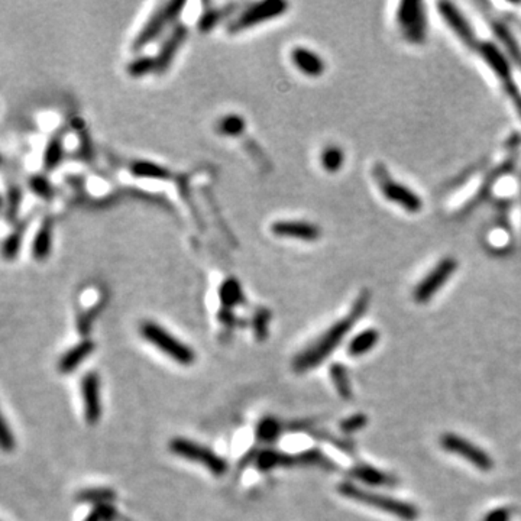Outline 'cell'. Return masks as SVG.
Segmentation results:
<instances>
[{
    "instance_id": "cell-26",
    "label": "cell",
    "mask_w": 521,
    "mask_h": 521,
    "mask_svg": "<svg viewBox=\"0 0 521 521\" xmlns=\"http://www.w3.org/2000/svg\"><path fill=\"white\" fill-rule=\"evenodd\" d=\"M284 431H287V428L279 418L268 416L258 421L255 428V438L258 442L262 443H274L280 439Z\"/></svg>"
},
{
    "instance_id": "cell-40",
    "label": "cell",
    "mask_w": 521,
    "mask_h": 521,
    "mask_svg": "<svg viewBox=\"0 0 521 521\" xmlns=\"http://www.w3.org/2000/svg\"><path fill=\"white\" fill-rule=\"evenodd\" d=\"M366 423L368 418L365 414H353L341 423V428L345 433H355L358 431H362Z\"/></svg>"
},
{
    "instance_id": "cell-3",
    "label": "cell",
    "mask_w": 521,
    "mask_h": 521,
    "mask_svg": "<svg viewBox=\"0 0 521 521\" xmlns=\"http://www.w3.org/2000/svg\"><path fill=\"white\" fill-rule=\"evenodd\" d=\"M139 332L148 344L154 345L158 351L165 353L174 362L182 366H190L196 362L194 351L189 345L182 344L180 339H177L174 334H171L167 329H164L158 323L151 320L142 322L139 326Z\"/></svg>"
},
{
    "instance_id": "cell-37",
    "label": "cell",
    "mask_w": 521,
    "mask_h": 521,
    "mask_svg": "<svg viewBox=\"0 0 521 521\" xmlns=\"http://www.w3.org/2000/svg\"><path fill=\"white\" fill-rule=\"evenodd\" d=\"M21 206H22V192L18 186L13 184V186L8 189L6 200H5V216L9 222L16 221Z\"/></svg>"
},
{
    "instance_id": "cell-31",
    "label": "cell",
    "mask_w": 521,
    "mask_h": 521,
    "mask_svg": "<svg viewBox=\"0 0 521 521\" xmlns=\"http://www.w3.org/2000/svg\"><path fill=\"white\" fill-rule=\"evenodd\" d=\"M297 456V464L303 467H317L326 471L334 469V464L329 456H326L319 447H310L305 449Z\"/></svg>"
},
{
    "instance_id": "cell-8",
    "label": "cell",
    "mask_w": 521,
    "mask_h": 521,
    "mask_svg": "<svg viewBox=\"0 0 521 521\" xmlns=\"http://www.w3.org/2000/svg\"><path fill=\"white\" fill-rule=\"evenodd\" d=\"M395 21L404 40L411 44H423L427 38V16L424 5L417 0L398 4Z\"/></svg>"
},
{
    "instance_id": "cell-34",
    "label": "cell",
    "mask_w": 521,
    "mask_h": 521,
    "mask_svg": "<svg viewBox=\"0 0 521 521\" xmlns=\"http://www.w3.org/2000/svg\"><path fill=\"white\" fill-rule=\"evenodd\" d=\"M28 187L34 194H37L40 199L45 201H51L54 199L55 190L52 187L51 181L45 175L35 174L28 180Z\"/></svg>"
},
{
    "instance_id": "cell-41",
    "label": "cell",
    "mask_w": 521,
    "mask_h": 521,
    "mask_svg": "<svg viewBox=\"0 0 521 521\" xmlns=\"http://www.w3.org/2000/svg\"><path fill=\"white\" fill-rule=\"evenodd\" d=\"M2 447L5 452H11L15 449V436L5 417L2 418Z\"/></svg>"
},
{
    "instance_id": "cell-32",
    "label": "cell",
    "mask_w": 521,
    "mask_h": 521,
    "mask_svg": "<svg viewBox=\"0 0 521 521\" xmlns=\"http://www.w3.org/2000/svg\"><path fill=\"white\" fill-rule=\"evenodd\" d=\"M106 305V300H99V303L93 304L91 308H88L87 310H84L83 313H80L77 316V330L81 336H88L91 326H93L95 320L98 319V316L100 315V312L103 310V308Z\"/></svg>"
},
{
    "instance_id": "cell-35",
    "label": "cell",
    "mask_w": 521,
    "mask_h": 521,
    "mask_svg": "<svg viewBox=\"0 0 521 521\" xmlns=\"http://www.w3.org/2000/svg\"><path fill=\"white\" fill-rule=\"evenodd\" d=\"M236 8V5H228L226 8L223 9H210V11H206L201 18L199 19V30L200 33H209V30H211L214 26H216L219 23V21L223 19L225 15L230 13L228 11H233Z\"/></svg>"
},
{
    "instance_id": "cell-38",
    "label": "cell",
    "mask_w": 521,
    "mask_h": 521,
    "mask_svg": "<svg viewBox=\"0 0 521 521\" xmlns=\"http://www.w3.org/2000/svg\"><path fill=\"white\" fill-rule=\"evenodd\" d=\"M269 320H271V313L267 309H261L258 310L251 322L255 339L258 342H264L268 338V332H269Z\"/></svg>"
},
{
    "instance_id": "cell-9",
    "label": "cell",
    "mask_w": 521,
    "mask_h": 521,
    "mask_svg": "<svg viewBox=\"0 0 521 521\" xmlns=\"http://www.w3.org/2000/svg\"><path fill=\"white\" fill-rule=\"evenodd\" d=\"M457 269V261L453 257H445L440 259L431 271H428L423 280L414 287L413 298L418 304L431 301L453 277Z\"/></svg>"
},
{
    "instance_id": "cell-30",
    "label": "cell",
    "mask_w": 521,
    "mask_h": 521,
    "mask_svg": "<svg viewBox=\"0 0 521 521\" xmlns=\"http://www.w3.org/2000/svg\"><path fill=\"white\" fill-rule=\"evenodd\" d=\"M345 164V152L338 145H327L320 152V165L326 172H338Z\"/></svg>"
},
{
    "instance_id": "cell-27",
    "label": "cell",
    "mask_w": 521,
    "mask_h": 521,
    "mask_svg": "<svg viewBox=\"0 0 521 521\" xmlns=\"http://www.w3.org/2000/svg\"><path fill=\"white\" fill-rule=\"evenodd\" d=\"M329 375L338 394L344 398V400H351L353 390L346 368L342 363H332L329 368Z\"/></svg>"
},
{
    "instance_id": "cell-11",
    "label": "cell",
    "mask_w": 521,
    "mask_h": 521,
    "mask_svg": "<svg viewBox=\"0 0 521 521\" xmlns=\"http://www.w3.org/2000/svg\"><path fill=\"white\" fill-rule=\"evenodd\" d=\"M84 418L88 426H96L102 417V402H100V378L98 373H88L80 382Z\"/></svg>"
},
{
    "instance_id": "cell-22",
    "label": "cell",
    "mask_w": 521,
    "mask_h": 521,
    "mask_svg": "<svg viewBox=\"0 0 521 521\" xmlns=\"http://www.w3.org/2000/svg\"><path fill=\"white\" fill-rule=\"evenodd\" d=\"M64 131H59L52 135L45 145L42 156V167L45 171L55 170L64 158Z\"/></svg>"
},
{
    "instance_id": "cell-28",
    "label": "cell",
    "mask_w": 521,
    "mask_h": 521,
    "mask_svg": "<svg viewBox=\"0 0 521 521\" xmlns=\"http://www.w3.org/2000/svg\"><path fill=\"white\" fill-rule=\"evenodd\" d=\"M29 222H30V216L26 218V219H23L22 222H19L15 226V229L9 233V236L5 239V242H4V250H2L5 259L13 261L18 257V254L21 251L22 238H23L28 226H29Z\"/></svg>"
},
{
    "instance_id": "cell-23",
    "label": "cell",
    "mask_w": 521,
    "mask_h": 521,
    "mask_svg": "<svg viewBox=\"0 0 521 521\" xmlns=\"http://www.w3.org/2000/svg\"><path fill=\"white\" fill-rule=\"evenodd\" d=\"M491 29H493L494 35L497 37L498 42L505 48L507 55L510 57V59H513L514 63H517L520 66L521 64V48L517 44L515 37L511 34L510 28L505 23L500 22V21H493L491 22Z\"/></svg>"
},
{
    "instance_id": "cell-16",
    "label": "cell",
    "mask_w": 521,
    "mask_h": 521,
    "mask_svg": "<svg viewBox=\"0 0 521 521\" xmlns=\"http://www.w3.org/2000/svg\"><path fill=\"white\" fill-rule=\"evenodd\" d=\"M291 61L294 67L305 77L317 78L324 74L326 63L323 58L305 47H295L291 49Z\"/></svg>"
},
{
    "instance_id": "cell-7",
    "label": "cell",
    "mask_w": 521,
    "mask_h": 521,
    "mask_svg": "<svg viewBox=\"0 0 521 521\" xmlns=\"http://www.w3.org/2000/svg\"><path fill=\"white\" fill-rule=\"evenodd\" d=\"M287 9L288 4L284 2V0H262V2L251 4L228 23V33L239 34L242 30L251 29L261 25L262 22L284 15Z\"/></svg>"
},
{
    "instance_id": "cell-17",
    "label": "cell",
    "mask_w": 521,
    "mask_h": 521,
    "mask_svg": "<svg viewBox=\"0 0 521 521\" xmlns=\"http://www.w3.org/2000/svg\"><path fill=\"white\" fill-rule=\"evenodd\" d=\"M254 465L259 472H271L277 468H293L298 464L295 455L277 449H262L258 452Z\"/></svg>"
},
{
    "instance_id": "cell-4",
    "label": "cell",
    "mask_w": 521,
    "mask_h": 521,
    "mask_svg": "<svg viewBox=\"0 0 521 521\" xmlns=\"http://www.w3.org/2000/svg\"><path fill=\"white\" fill-rule=\"evenodd\" d=\"M168 449L172 455L186 459V461L199 464L210 471L214 476H223L228 472V461L225 457L214 453L211 449L196 443L190 439L174 438L168 443Z\"/></svg>"
},
{
    "instance_id": "cell-44",
    "label": "cell",
    "mask_w": 521,
    "mask_h": 521,
    "mask_svg": "<svg viewBox=\"0 0 521 521\" xmlns=\"http://www.w3.org/2000/svg\"><path fill=\"white\" fill-rule=\"evenodd\" d=\"M122 521H132V520H129V518H122Z\"/></svg>"
},
{
    "instance_id": "cell-15",
    "label": "cell",
    "mask_w": 521,
    "mask_h": 521,
    "mask_svg": "<svg viewBox=\"0 0 521 521\" xmlns=\"http://www.w3.org/2000/svg\"><path fill=\"white\" fill-rule=\"evenodd\" d=\"M271 232L279 238H291L305 242H315L322 236V229L317 225L303 221H279L271 225Z\"/></svg>"
},
{
    "instance_id": "cell-36",
    "label": "cell",
    "mask_w": 521,
    "mask_h": 521,
    "mask_svg": "<svg viewBox=\"0 0 521 521\" xmlns=\"http://www.w3.org/2000/svg\"><path fill=\"white\" fill-rule=\"evenodd\" d=\"M127 71L134 78L144 77L149 73H156V58L154 57H136L127 66Z\"/></svg>"
},
{
    "instance_id": "cell-18",
    "label": "cell",
    "mask_w": 521,
    "mask_h": 521,
    "mask_svg": "<svg viewBox=\"0 0 521 521\" xmlns=\"http://www.w3.org/2000/svg\"><path fill=\"white\" fill-rule=\"evenodd\" d=\"M96 344L90 339H83L71 349H69L58 361V371L61 374H71L74 373L78 365L84 362L87 356L95 352Z\"/></svg>"
},
{
    "instance_id": "cell-6",
    "label": "cell",
    "mask_w": 521,
    "mask_h": 521,
    "mask_svg": "<svg viewBox=\"0 0 521 521\" xmlns=\"http://www.w3.org/2000/svg\"><path fill=\"white\" fill-rule=\"evenodd\" d=\"M186 5L187 4L182 2V0H178V2H167L161 5L149 16V19L145 22V25L135 37L132 42V51H141L148 44L154 42L158 37H161L164 30L178 19Z\"/></svg>"
},
{
    "instance_id": "cell-43",
    "label": "cell",
    "mask_w": 521,
    "mask_h": 521,
    "mask_svg": "<svg viewBox=\"0 0 521 521\" xmlns=\"http://www.w3.org/2000/svg\"><path fill=\"white\" fill-rule=\"evenodd\" d=\"M218 319L222 324H225L226 327H230V329H235V327L240 326V319L232 310H228V309L219 310Z\"/></svg>"
},
{
    "instance_id": "cell-21",
    "label": "cell",
    "mask_w": 521,
    "mask_h": 521,
    "mask_svg": "<svg viewBox=\"0 0 521 521\" xmlns=\"http://www.w3.org/2000/svg\"><path fill=\"white\" fill-rule=\"evenodd\" d=\"M219 300L222 304V309L233 310L238 305L245 303V294L242 290L240 283L235 277H228L219 286Z\"/></svg>"
},
{
    "instance_id": "cell-14",
    "label": "cell",
    "mask_w": 521,
    "mask_h": 521,
    "mask_svg": "<svg viewBox=\"0 0 521 521\" xmlns=\"http://www.w3.org/2000/svg\"><path fill=\"white\" fill-rule=\"evenodd\" d=\"M187 37H189V28L182 23H175L170 35L164 40L161 48L154 57L157 74H164L170 69L177 52L180 51L184 41L187 40Z\"/></svg>"
},
{
    "instance_id": "cell-13",
    "label": "cell",
    "mask_w": 521,
    "mask_h": 521,
    "mask_svg": "<svg viewBox=\"0 0 521 521\" xmlns=\"http://www.w3.org/2000/svg\"><path fill=\"white\" fill-rule=\"evenodd\" d=\"M476 51L485 61V64L497 76L503 87L514 83L511 71V59L500 47L486 41L479 42Z\"/></svg>"
},
{
    "instance_id": "cell-1",
    "label": "cell",
    "mask_w": 521,
    "mask_h": 521,
    "mask_svg": "<svg viewBox=\"0 0 521 521\" xmlns=\"http://www.w3.org/2000/svg\"><path fill=\"white\" fill-rule=\"evenodd\" d=\"M370 291L363 290L356 297L349 313L345 317L334 322L319 339H316L308 349H304L295 356L293 362L294 371L298 374H304L324 362L332 355V352L344 342L345 336L352 330L355 323L363 317L368 310V305H370Z\"/></svg>"
},
{
    "instance_id": "cell-33",
    "label": "cell",
    "mask_w": 521,
    "mask_h": 521,
    "mask_svg": "<svg viewBox=\"0 0 521 521\" xmlns=\"http://www.w3.org/2000/svg\"><path fill=\"white\" fill-rule=\"evenodd\" d=\"M245 127H247V122H245V119L233 113V115H226L218 122L216 131L223 136H239L245 131Z\"/></svg>"
},
{
    "instance_id": "cell-25",
    "label": "cell",
    "mask_w": 521,
    "mask_h": 521,
    "mask_svg": "<svg viewBox=\"0 0 521 521\" xmlns=\"http://www.w3.org/2000/svg\"><path fill=\"white\" fill-rule=\"evenodd\" d=\"M129 171L134 177L145 180H170L171 172L168 168L145 160H135L129 164Z\"/></svg>"
},
{
    "instance_id": "cell-24",
    "label": "cell",
    "mask_w": 521,
    "mask_h": 521,
    "mask_svg": "<svg viewBox=\"0 0 521 521\" xmlns=\"http://www.w3.org/2000/svg\"><path fill=\"white\" fill-rule=\"evenodd\" d=\"M380 341V332L375 329H365L356 336H353L352 341L348 345V353L353 358L362 356L368 352H371Z\"/></svg>"
},
{
    "instance_id": "cell-5",
    "label": "cell",
    "mask_w": 521,
    "mask_h": 521,
    "mask_svg": "<svg viewBox=\"0 0 521 521\" xmlns=\"http://www.w3.org/2000/svg\"><path fill=\"white\" fill-rule=\"evenodd\" d=\"M374 178L385 200L400 206L403 210L413 214L421 211L423 209L421 197L417 193H414L410 187H407L406 184L394 180L387 171L385 165L378 164L374 167Z\"/></svg>"
},
{
    "instance_id": "cell-10",
    "label": "cell",
    "mask_w": 521,
    "mask_h": 521,
    "mask_svg": "<svg viewBox=\"0 0 521 521\" xmlns=\"http://www.w3.org/2000/svg\"><path fill=\"white\" fill-rule=\"evenodd\" d=\"M440 445L446 452L453 453L459 457H464L465 461H468L471 465H474L479 471L488 472L494 468L493 457L489 456L484 449H481L479 446L474 445L472 442H469L468 439L462 436L446 433L442 436Z\"/></svg>"
},
{
    "instance_id": "cell-42",
    "label": "cell",
    "mask_w": 521,
    "mask_h": 521,
    "mask_svg": "<svg viewBox=\"0 0 521 521\" xmlns=\"http://www.w3.org/2000/svg\"><path fill=\"white\" fill-rule=\"evenodd\" d=\"M511 515H513V511L510 508L501 507V508H494L493 511L485 514L482 521H510Z\"/></svg>"
},
{
    "instance_id": "cell-39",
    "label": "cell",
    "mask_w": 521,
    "mask_h": 521,
    "mask_svg": "<svg viewBox=\"0 0 521 521\" xmlns=\"http://www.w3.org/2000/svg\"><path fill=\"white\" fill-rule=\"evenodd\" d=\"M117 513L113 504H100L95 505V508L84 517L83 521H113Z\"/></svg>"
},
{
    "instance_id": "cell-19",
    "label": "cell",
    "mask_w": 521,
    "mask_h": 521,
    "mask_svg": "<svg viewBox=\"0 0 521 521\" xmlns=\"http://www.w3.org/2000/svg\"><path fill=\"white\" fill-rule=\"evenodd\" d=\"M52 232H54V219L51 216H45L35 233L33 247H30V252H33V258L35 261L41 262L49 257L52 250Z\"/></svg>"
},
{
    "instance_id": "cell-20",
    "label": "cell",
    "mask_w": 521,
    "mask_h": 521,
    "mask_svg": "<svg viewBox=\"0 0 521 521\" xmlns=\"http://www.w3.org/2000/svg\"><path fill=\"white\" fill-rule=\"evenodd\" d=\"M351 476L370 486H390L397 484V479L392 475H388L370 465H356L351 471Z\"/></svg>"
},
{
    "instance_id": "cell-12",
    "label": "cell",
    "mask_w": 521,
    "mask_h": 521,
    "mask_svg": "<svg viewBox=\"0 0 521 521\" xmlns=\"http://www.w3.org/2000/svg\"><path fill=\"white\" fill-rule=\"evenodd\" d=\"M438 9L446 25L452 29V33L462 41V44H465L468 48L476 49L479 41L476 40V35L474 33V29L471 28L468 19L457 9V6L449 2H440L438 4Z\"/></svg>"
},
{
    "instance_id": "cell-45",
    "label": "cell",
    "mask_w": 521,
    "mask_h": 521,
    "mask_svg": "<svg viewBox=\"0 0 521 521\" xmlns=\"http://www.w3.org/2000/svg\"><path fill=\"white\" fill-rule=\"evenodd\" d=\"M520 67H521V64H520Z\"/></svg>"
},
{
    "instance_id": "cell-2",
    "label": "cell",
    "mask_w": 521,
    "mask_h": 521,
    "mask_svg": "<svg viewBox=\"0 0 521 521\" xmlns=\"http://www.w3.org/2000/svg\"><path fill=\"white\" fill-rule=\"evenodd\" d=\"M339 493L349 500L378 508L380 511L395 515L397 518L404 521H414L418 517V510L413 504L391 498L384 494L366 491V489L355 486L351 482H342L339 485Z\"/></svg>"
},
{
    "instance_id": "cell-29",
    "label": "cell",
    "mask_w": 521,
    "mask_h": 521,
    "mask_svg": "<svg viewBox=\"0 0 521 521\" xmlns=\"http://www.w3.org/2000/svg\"><path fill=\"white\" fill-rule=\"evenodd\" d=\"M117 494L112 488H86L77 494L76 500L81 504H112L116 500Z\"/></svg>"
}]
</instances>
